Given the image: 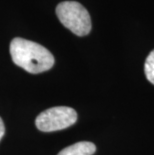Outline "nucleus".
<instances>
[{
	"label": "nucleus",
	"mask_w": 154,
	"mask_h": 155,
	"mask_svg": "<svg viewBox=\"0 0 154 155\" xmlns=\"http://www.w3.org/2000/svg\"><path fill=\"white\" fill-rule=\"evenodd\" d=\"M10 55L17 66L32 74L49 70L55 62L54 56L44 46L19 37L11 41Z\"/></svg>",
	"instance_id": "obj_1"
},
{
	"label": "nucleus",
	"mask_w": 154,
	"mask_h": 155,
	"mask_svg": "<svg viewBox=\"0 0 154 155\" xmlns=\"http://www.w3.org/2000/svg\"><path fill=\"white\" fill-rule=\"evenodd\" d=\"M56 14L60 22L77 36L91 31V18L86 8L76 1H64L57 5Z\"/></svg>",
	"instance_id": "obj_2"
},
{
	"label": "nucleus",
	"mask_w": 154,
	"mask_h": 155,
	"mask_svg": "<svg viewBox=\"0 0 154 155\" xmlns=\"http://www.w3.org/2000/svg\"><path fill=\"white\" fill-rule=\"evenodd\" d=\"M77 120V113L73 108L56 106L44 110L36 117L35 125L42 132H53L65 129Z\"/></svg>",
	"instance_id": "obj_3"
},
{
	"label": "nucleus",
	"mask_w": 154,
	"mask_h": 155,
	"mask_svg": "<svg viewBox=\"0 0 154 155\" xmlns=\"http://www.w3.org/2000/svg\"><path fill=\"white\" fill-rule=\"evenodd\" d=\"M95 151V144L88 141H81L64 148L57 155H93Z\"/></svg>",
	"instance_id": "obj_4"
},
{
	"label": "nucleus",
	"mask_w": 154,
	"mask_h": 155,
	"mask_svg": "<svg viewBox=\"0 0 154 155\" xmlns=\"http://www.w3.org/2000/svg\"><path fill=\"white\" fill-rule=\"evenodd\" d=\"M144 72H145L147 80L154 85V50H152L147 56L145 64H144Z\"/></svg>",
	"instance_id": "obj_5"
},
{
	"label": "nucleus",
	"mask_w": 154,
	"mask_h": 155,
	"mask_svg": "<svg viewBox=\"0 0 154 155\" xmlns=\"http://www.w3.org/2000/svg\"><path fill=\"white\" fill-rule=\"evenodd\" d=\"M4 133H5V126H4V123H3L2 118L0 117V140H1V138L3 137Z\"/></svg>",
	"instance_id": "obj_6"
}]
</instances>
